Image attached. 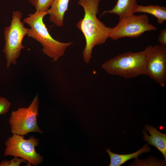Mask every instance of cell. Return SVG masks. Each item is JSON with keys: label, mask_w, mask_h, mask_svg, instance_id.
Wrapping results in <instances>:
<instances>
[{"label": "cell", "mask_w": 166, "mask_h": 166, "mask_svg": "<svg viewBox=\"0 0 166 166\" xmlns=\"http://www.w3.org/2000/svg\"><path fill=\"white\" fill-rule=\"evenodd\" d=\"M22 163L26 164L27 166H31L25 159L18 157H14L11 160L2 161L0 163V166H19Z\"/></svg>", "instance_id": "cell-15"}, {"label": "cell", "mask_w": 166, "mask_h": 166, "mask_svg": "<svg viewBox=\"0 0 166 166\" xmlns=\"http://www.w3.org/2000/svg\"><path fill=\"white\" fill-rule=\"evenodd\" d=\"M151 148L148 144L144 145L143 147L136 152L129 154H119L114 153L111 151L109 148L106 151L109 154L110 159V166H120L128 160L133 158H137L141 154L150 151Z\"/></svg>", "instance_id": "cell-12"}, {"label": "cell", "mask_w": 166, "mask_h": 166, "mask_svg": "<svg viewBox=\"0 0 166 166\" xmlns=\"http://www.w3.org/2000/svg\"><path fill=\"white\" fill-rule=\"evenodd\" d=\"M23 136L13 134L5 142V156L18 157L26 160L31 165L36 166L41 164L43 157L37 153L35 147L39 144V139L31 136L27 139Z\"/></svg>", "instance_id": "cell-6"}, {"label": "cell", "mask_w": 166, "mask_h": 166, "mask_svg": "<svg viewBox=\"0 0 166 166\" xmlns=\"http://www.w3.org/2000/svg\"><path fill=\"white\" fill-rule=\"evenodd\" d=\"M39 100L36 95L28 108L21 107L12 112L9 122L13 134L24 136L31 132L42 133L38 124Z\"/></svg>", "instance_id": "cell-5"}, {"label": "cell", "mask_w": 166, "mask_h": 166, "mask_svg": "<svg viewBox=\"0 0 166 166\" xmlns=\"http://www.w3.org/2000/svg\"><path fill=\"white\" fill-rule=\"evenodd\" d=\"M158 41L161 46L166 48V29L162 30L158 37Z\"/></svg>", "instance_id": "cell-17"}, {"label": "cell", "mask_w": 166, "mask_h": 166, "mask_svg": "<svg viewBox=\"0 0 166 166\" xmlns=\"http://www.w3.org/2000/svg\"><path fill=\"white\" fill-rule=\"evenodd\" d=\"M69 0H54L47 11L49 15V21L58 27L63 26L64 17L68 9Z\"/></svg>", "instance_id": "cell-10"}, {"label": "cell", "mask_w": 166, "mask_h": 166, "mask_svg": "<svg viewBox=\"0 0 166 166\" xmlns=\"http://www.w3.org/2000/svg\"><path fill=\"white\" fill-rule=\"evenodd\" d=\"M22 18V14L20 11H14L10 24L4 30L5 44L3 51L5 56L7 69L11 64H17L21 51L25 48L22 42L27 34L29 28H26L24 22L21 21Z\"/></svg>", "instance_id": "cell-4"}, {"label": "cell", "mask_w": 166, "mask_h": 166, "mask_svg": "<svg viewBox=\"0 0 166 166\" xmlns=\"http://www.w3.org/2000/svg\"><path fill=\"white\" fill-rule=\"evenodd\" d=\"M138 5L136 0H117L112 9L104 11L102 15L107 13L116 14L121 20L136 13Z\"/></svg>", "instance_id": "cell-11"}, {"label": "cell", "mask_w": 166, "mask_h": 166, "mask_svg": "<svg viewBox=\"0 0 166 166\" xmlns=\"http://www.w3.org/2000/svg\"><path fill=\"white\" fill-rule=\"evenodd\" d=\"M47 14V11H36L34 13L29 14L23 21L30 27L28 29V36L40 43L43 47L41 50L43 53L54 62L63 55L67 48L73 43L60 42L52 37L43 22L44 17Z\"/></svg>", "instance_id": "cell-2"}, {"label": "cell", "mask_w": 166, "mask_h": 166, "mask_svg": "<svg viewBox=\"0 0 166 166\" xmlns=\"http://www.w3.org/2000/svg\"><path fill=\"white\" fill-rule=\"evenodd\" d=\"M100 0H79L77 3L83 8L84 16L77 23L78 28L83 33L86 41L83 57L87 63L91 57L95 46L104 43L109 38L113 28L106 26L97 17Z\"/></svg>", "instance_id": "cell-1"}, {"label": "cell", "mask_w": 166, "mask_h": 166, "mask_svg": "<svg viewBox=\"0 0 166 166\" xmlns=\"http://www.w3.org/2000/svg\"><path fill=\"white\" fill-rule=\"evenodd\" d=\"M145 128L149 132L150 136H149L145 131L143 129V139L147 141L150 145L155 147L163 154L164 161L166 160V135L159 132L153 126L146 125Z\"/></svg>", "instance_id": "cell-9"}, {"label": "cell", "mask_w": 166, "mask_h": 166, "mask_svg": "<svg viewBox=\"0 0 166 166\" xmlns=\"http://www.w3.org/2000/svg\"><path fill=\"white\" fill-rule=\"evenodd\" d=\"M54 0H29L30 3L34 6L36 11L47 12Z\"/></svg>", "instance_id": "cell-14"}, {"label": "cell", "mask_w": 166, "mask_h": 166, "mask_svg": "<svg viewBox=\"0 0 166 166\" xmlns=\"http://www.w3.org/2000/svg\"><path fill=\"white\" fill-rule=\"evenodd\" d=\"M145 75L162 87L166 82V48L160 45L152 46L145 67Z\"/></svg>", "instance_id": "cell-8"}, {"label": "cell", "mask_w": 166, "mask_h": 166, "mask_svg": "<svg viewBox=\"0 0 166 166\" xmlns=\"http://www.w3.org/2000/svg\"><path fill=\"white\" fill-rule=\"evenodd\" d=\"M152 45L136 52H128L120 54L105 61L102 68L109 73L125 78L145 75L147 59Z\"/></svg>", "instance_id": "cell-3"}, {"label": "cell", "mask_w": 166, "mask_h": 166, "mask_svg": "<svg viewBox=\"0 0 166 166\" xmlns=\"http://www.w3.org/2000/svg\"><path fill=\"white\" fill-rule=\"evenodd\" d=\"M11 103L6 98L0 96V115L7 113Z\"/></svg>", "instance_id": "cell-16"}, {"label": "cell", "mask_w": 166, "mask_h": 166, "mask_svg": "<svg viewBox=\"0 0 166 166\" xmlns=\"http://www.w3.org/2000/svg\"><path fill=\"white\" fill-rule=\"evenodd\" d=\"M156 30V27L149 23L147 14H133L120 20L118 24L113 27L109 38L116 41L126 37L137 38L146 32Z\"/></svg>", "instance_id": "cell-7"}, {"label": "cell", "mask_w": 166, "mask_h": 166, "mask_svg": "<svg viewBox=\"0 0 166 166\" xmlns=\"http://www.w3.org/2000/svg\"><path fill=\"white\" fill-rule=\"evenodd\" d=\"M136 12H142L151 14L157 19L159 24H163L166 20V7L159 5H138Z\"/></svg>", "instance_id": "cell-13"}]
</instances>
